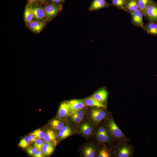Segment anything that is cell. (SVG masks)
Here are the masks:
<instances>
[{
	"label": "cell",
	"mask_w": 157,
	"mask_h": 157,
	"mask_svg": "<svg viewBox=\"0 0 157 157\" xmlns=\"http://www.w3.org/2000/svg\"><path fill=\"white\" fill-rule=\"evenodd\" d=\"M105 126L107 129L111 138L116 140L123 141L126 139L124 133L118 127L112 115L106 118Z\"/></svg>",
	"instance_id": "1"
},
{
	"label": "cell",
	"mask_w": 157,
	"mask_h": 157,
	"mask_svg": "<svg viewBox=\"0 0 157 157\" xmlns=\"http://www.w3.org/2000/svg\"><path fill=\"white\" fill-rule=\"evenodd\" d=\"M88 111L86 117L97 127L99 123L108 116V113L104 108L92 107Z\"/></svg>",
	"instance_id": "2"
},
{
	"label": "cell",
	"mask_w": 157,
	"mask_h": 157,
	"mask_svg": "<svg viewBox=\"0 0 157 157\" xmlns=\"http://www.w3.org/2000/svg\"><path fill=\"white\" fill-rule=\"evenodd\" d=\"M95 126L88 119H85L77 126L76 133L85 138L91 137L95 132Z\"/></svg>",
	"instance_id": "3"
},
{
	"label": "cell",
	"mask_w": 157,
	"mask_h": 157,
	"mask_svg": "<svg viewBox=\"0 0 157 157\" xmlns=\"http://www.w3.org/2000/svg\"><path fill=\"white\" fill-rule=\"evenodd\" d=\"M43 6L46 20L48 23L55 18L61 11L63 5L50 2Z\"/></svg>",
	"instance_id": "4"
},
{
	"label": "cell",
	"mask_w": 157,
	"mask_h": 157,
	"mask_svg": "<svg viewBox=\"0 0 157 157\" xmlns=\"http://www.w3.org/2000/svg\"><path fill=\"white\" fill-rule=\"evenodd\" d=\"M87 112L85 108L72 113L67 119L68 123L76 130L78 125L85 119Z\"/></svg>",
	"instance_id": "5"
},
{
	"label": "cell",
	"mask_w": 157,
	"mask_h": 157,
	"mask_svg": "<svg viewBox=\"0 0 157 157\" xmlns=\"http://www.w3.org/2000/svg\"><path fill=\"white\" fill-rule=\"evenodd\" d=\"M145 18L149 22L157 23V2L152 0L147 6L145 12Z\"/></svg>",
	"instance_id": "6"
},
{
	"label": "cell",
	"mask_w": 157,
	"mask_h": 157,
	"mask_svg": "<svg viewBox=\"0 0 157 157\" xmlns=\"http://www.w3.org/2000/svg\"><path fill=\"white\" fill-rule=\"evenodd\" d=\"M94 134L98 141L109 143L111 142V138L105 126H99Z\"/></svg>",
	"instance_id": "7"
},
{
	"label": "cell",
	"mask_w": 157,
	"mask_h": 157,
	"mask_svg": "<svg viewBox=\"0 0 157 157\" xmlns=\"http://www.w3.org/2000/svg\"><path fill=\"white\" fill-rule=\"evenodd\" d=\"M97 147L94 143H85L81 147V154L83 157H94L97 154Z\"/></svg>",
	"instance_id": "8"
},
{
	"label": "cell",
	"mask_w": 157,
	"mask_h": 157,
	"mask_svg": "<svg viewBox=\"0 0 157 157\" xmlns=\"http://www.w3.org/2000/svg\"><path fill=\"white\" fill-rule=\"evenodd\" d=\"M133 153L132 147L131 145L123 143L118 146L115 151V154L118 157H129Z\"/></svg>",
	"instance_id": "9"
},
{
	"label": "cell",
	"mask_w": 157,
	"mask_h": 157,
	"mask_svg": "<svg viewBox=\"0 0 157 157\" xmlns=\"http://www.w3.org/2000/svg\"><path fill=\"white\" fill-rule=\"evenodd\" d=\"M71 114L70 106L67 101L62 103L58 108L56 117L63 120H66Z\"/></svg>",
	"instance_id": "10"
},
{
	"label": "cell",
	"mask_w": 157,
	"mask_h": 157,
	"mask_svg": "<svg viewBox=\"0 0 157 157\" xmlns=\"http://www.w3.org/2000/svg\"><path fill=\"white\" fill-rule=\"evenodd\" d=\"M130 14L131 16V23L144 30V25L143 20V16L144 15L138 9L131 13Z\"/></svg>",
	"instance_id": "11"
},
{
	"label": "cell",
	"mask_w": 157,
	"mask_h": 157,
	"mask_svg": "<svg viewBox=\"0 0 157 157\" xmlns=\"http://www.w3.org/2000/svg\"><path fill=\"white\" fill-rule=\"evenodd\" d=\"M31 6L33 15V20L44 21L47 22L43 6L39 4L31 5Z\"/></svg>",
	"instance_id": "12"
},
{
	"label": "cell",
	"mask_w": 157,
	"mask_h": 157,
	"mask_svg": "<svg viewBox=\"0 0 157 157\" xmlns=\"http://www.w3.org/2000/svg\"><path fill=\"white\" fill-rule=\"evenodd\" d=\"M76 133V130L68 123L65 124L58 131L57 135L59 140H63L73 135Z\"/></svg>",
	"instance_id": "13"
},
{
	"label": "cell",
	"mask_w": 157,
	"mask_h": 157,
	"mask_svg": "<svg viewBox=\"0 0 157 157\" xmlns=\"http://www.w3.org/2000/svg\"><path fill=\"white\" fill-rule=\"evenodd\" d=\"M47 23L45 21L33 20L26 26L33 33H39L44 28Z\"/></svg>",
	"instance_id": "14"
},
{
	"label": "cell",
	"mask_w": 157,
	"mask_h": 157,
	"mask_svg": "<svg viewBox=\"0 0 157 157\" xmlns=\"http://www.w3.org/2000/svg\"><path fill=\"white\" fill-rule=\"evenodd\" d=\"M66 101L70 106L71 114L81 109L84 108L86 106L84 102V100L73 99Z\"/></svg>",
	"instance_id": "15"
},
{
	"label": "cell",
	"mask_w": 157,
	"mask_h": 157,
	"mask_svg": "<svg viewBox=\"0 0 157 157\" xmlns=\"http://www.w3.org/2000/svg\"><path fill=\"white\" fill-rule=\"evenodd\" d=\"M111 4L108 3L106 0H93L90 5L88 10L93 11L104 8H108Z\"/></svg>",
	"instance_id": "16"
},
{
	"label": "cell",
	"mask_w": 157,
	"mask_h": 157,
	"mask_svg": "<svg viewBox=\"0 0 157 157\" xmlns=\"http://www.w3.org/2000/svg\"><path fill=\"white\" fill-rule=\"evenodd\" d=\"M108 95V93L104 88L101 89L94 92L92 96L95 99L101 103L105 105Z\"/></svg>",
	"instance_id": "17"
},
{
	"label": "cell",
	"mask_w": 157,
	"mask_h": 157,
	"mask_svg": "<svg viewBox=\"0 0 157 157\" xmlns=\"http://www.w3.org/2000/svg\"><path fill=\"white\" fill-rule=\"evenodd\" d=\"M33 17L31 5L27 2L24 12V20L26 26L33 20Z\"/></svg>",
	"instance_id": "18"
},
{
	"label": "cell",
	"mask_w": 157,
	"mask_h": 157,
	"mask_svg": "<svg viewBox=\"0 0 157 157\" xmlns=\"http://www.w3.org/2000/svg\"><path fill=\"white\" fill-rule=\"evenodd\" d=\"M144 30L149 35L157 36V23L149 22L144 25Z\"/></svg>",
	"instance_id": "19"
},
{
	"label": "cell",
	"mask_w": 157,
	"mask_h": 157,
	"mask_svg": "<svg viewBox=\"0 0 157 157\" xmlns=\"http://www.w3.org/2000/svg\"><path fill=\"white\" fill-rule=\"evenodd\" d=\"M138 9V6L137 0H128L124 7L123 10L130 14L131 13Z\"/></svg>",
	"instance_id": "20"
},
{
	"label": "cell",
	"mask_w": 157,
	"mask_h": 157,
	"mask_svg": "<svg viewBox=\"0 0 157 157\" xmlns=\"http://www.w3.org/2000/svg\"><path fill=\"white\" fill-rule=\"evenodd\" d=\"M57 135L54 131L51 129H48L46 131L45 136L43 139L44 142H51L55 144L57 142Z\"/></svg>",
	"instance_id": "21"
},
{
	"label": "cell",
	"mask_w": 157,
	"mask_h": 157,
	"mask_svg": "<svg viewBox=\"0 0 157 157\" xmlns=\"http://www.w3.org/2000/svg\"><path fill=\"white\" fill-rule=\"evenodd\" d=\"M86 106L106 108V105L104 104L94 98L92 96L84 100Z\"/></svg>",
	"instance_id": "22"
},
{
	"label": "cell",
	"mask_w": 157,
	"mask_h": 157,
	"mask_svg": "<svg viewBox=\"0 0 157 157\" xmlns=\"http://www.w3.org/2000/svg\"><path fill=\"white\" fill-rule=\"evenodd\" d=\"M63 121V120L57 117L51 121L50 123V126L54 130L59 131L65 124Z\"/></svg>",
	"instance_id": "23"
},
{
	"label": "cell",
	"mask_w": 157,
	"mask_h": 157,
	"mask_svg": "<svg viewBox=\"0 0 157 157\" xmlns=\"http://www.w3.org/2000/svg\"><path fill=\"white\" fill-rule=\"evenodd\" d=\"M55 144L51 142H44L42 147V151L45 156L51 155L53 151Z\"/></svg>",
	"instance_id": "24"
},
{
	"label": "cell",
	"mask_w": 157,
	"mask_h": 157,
	"mask_svg": "<svg viewBox=\"0 0 157 157\" xmlns=\"http://www.w3.org/2000/svg\"><path fill=\"white\" fill-rule=\"evenodd\" d=\"M139 9L143 13L144 16L147 8L152 0H137Z\"/></svg>",
	"instance_id": "25"
},
{
	"label": "cell",
	"mask_w": 157,
	"mask_h": 157,
	"mask_svg": "<svg viewBox=\"0 0 157 157\" xmlns=\"http://www.w3.org/2000/svg\"><path fill=\"white\" fill-rule=\"evenodd\" d=\"M128 0H111V5L123 10L124 7Z\"/></svg>",
	"instance_id": "26"
},
{
	"label": "cell",
	"mask_w": 157,
	"mask_h": 157,
	"mask_svg": "<svg viewBox=\"0 0 157 157\" xmlns=\"http://www.w3.org/2000/svg\"><path fill=\"white\" fill-rule=\"evenodd\" d=\"M111 156L110 151L108 149L105 147L100 149L98 152V157H109Z\"/></svg>",
	"instance_id": "27"
},
{
	"label": "cell",
	"mask_w": 157,
	"mask_h": 157,
	"mask_svg": "<svg viewBox=\"0 0 157 157\" xmlns=\"http://www.w3.org/2000/svg\"><path fill=\"white\" fill-rule=\"evenodd\" d=\"M30 142L28 136L26 135L20 140L18 145L22 148H26L28 147Z\"/></svg>",
	"instance_id": "28"
},
{
	"label": "cell",
	"mask_w": 157,
	"mask_h": 157,
	"mask_svg": "<svg viewBox=\"0 0 157 157\" xmlns=\"http://www.w3.org/2000/svg\"><path fill=\"white\" fill-rule=\"evenodd\" d=\"M30 134L34 135L37 138L43 139L45 136V133L44 131L39 129L34 131Z\"/></svg>",
	"instance_id": "29"
},
{
	"label": "cell",
	"mask_w": 157,
	"mask_h": 157,
	"mask_svg": "<svg viewBox=\"0 0 157 157\" xmlns=\"http://www.w3.org/2000/svg\"><path fill=\"white\" fill-rule=\"evenodd\" d=\"M44 142L42 139L37 138L34 142V146L38 150L42 151V146Z\"/></svg>",
	"instance_id": "30"
},
{
	"label": "cell",
	"mask_w": 157,
	"mask_h": 157,
	"mask_svg": "<svg viewBox=\"0 0 157 157\" xmlns=\"http://www.w3.org/2000/svg\"><path fill=\"white\" fill-rule=\"evenodd\" d=\"M38 149L35 147L28 148L26 151L27 153L30 155H33Z\"/></svg>",
	"instance_id": "31"
},
{
	"label": "cell",
	"mask_w": 157,
	"mask_h": 157,
	"mask_svg": "<svg viewBox=\"0 0 157 157\" xmlns=\"http://www.w3.org/2000/svg\"><path fill=\"white\" fill-rule=\"evenodd\" d=\"M33 156L34 157H42L44 156L45 155L42 151L37 150Z\"/></svg>",
	"instance_id": "32"
},
{
	"label": "cell",
	"mask_w": 157,
	"mask_h": 157,
	"mask_svg": "<svg viewBox=\"0 0 157 157\" xmlns=\"http://www.w3.org/2000/svg\"><path fill=\"white\" fill-rule=\"evenodd\" d=\"M39 4L42 6H44L50 2V0H38Z\"/></svg>",
	"instance_id": "33"
},
{
	"label": "cell",
	"mask_w": 157,
	"mask_h": 157,
	"mask_svg": "<svg viewBox=\"0 0 157 157\" xmlns=\"http://www.w3.org/2000/svg\"><path fill=\"white\" fill-rule=\"evenodd\" d=\"M65 0H50V2L53 3L63 5Z\"/></svg>",
	"instance_id": "34"
},
{
	"label": "cell",
	"mask_w": 157,
	"mask_h": 157,
	"mask_svg": "<svg viewBox=\"0 0 157 157\" xmlns=\"http://www.w3.org/2000/svg\"><path fill=\"white\" fill-rule=\"evenodd\" d=\"M28 138L30 142L31 143L34 142L37 139L34 135L30 133Z\"/></svg>",
	"instance_id": "35"
},
{
	"label": "cell",
	"mask_w": 157,
	"mask_h": 157,
	"mask_svg": "<svg viewBox=\"0 0 157 157\" xmlns=\"http://www.w3.org/2000/svg\"><path fill=\"white\" fill-rule=\"evenodd\" d=\"M27 2L31 5L39 4L38 0H28Z\"/></svg>",
	"instance_id": "36"
}]
</instances>
